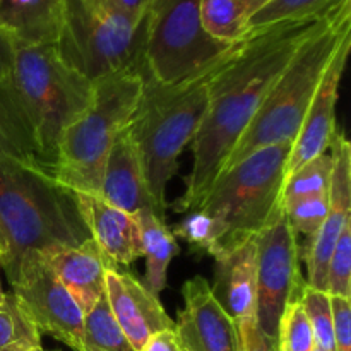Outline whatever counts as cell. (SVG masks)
Segmentation results:
<instances>
[{
	"label": "cell",
	"mask_w": 351,
	"mask_h": 351,
	"mask_svg": "<svg viewBox=\"0 0 351 351\" xmlns=\"http://www.w3.org/2000/svg\"><path fill=\"white\" fill-rule=\"evenodd\" d=\"M98 195L122 211L134 215L139 209L151 208L165 218L147 187L143 160L129 125L120 130L110 149Z\"/></svg>",
	"instance_id": "cell-17"
},
{
	"label": "cell",
	"mask_w": 351,
	"mask_h": 351,
	"mask_svg": "<svg viewBox=\"0 0 351 351\" xmlns=\"http://www.w3.org/2000/svg\"><path fill=\"white\" fill-rule=\"evenodd\" d=\"M332 173L329 184V209L321 230L300 249V259L307 263V285L326 291L328 264L343 230L351 223V146L345 134L336 130L329 146Z\"/></svg>",
	"instance_id": "cell-12"
},
{
	"label": "cell",
	"mask_w": 351,
	"mask_h": 351,
	"mask_svg": "<svg viewBox=\"0 0 351 351\" xmlns=\"http://www.w3.org/2000/svg\"><path fill=\"white\" fill-rule=\"evenodd\" d=\"M144 21L95 9L84 0H64L57 41L60 57L89 81L141 64Z\"/></svg>",
	"instance_id": "cell-9"
},
{
	"label": "cell",
	"mask_w": 351,
	"mask_h": 351,
	"mask_svg": "<svg viewBox=\"0 0 351 351\" xmlns=\"http://www.w3.org/2000/svg\"><path fill=\"white\" fill-rule=\"evenodd\" d=\"M326 14L249 31L233 47L209 86L208 110L192 141L194 163L185 192L175 202V211L189 213L199 208L271 86L300 45L321 26Z\"/></svg>",
	"instance_id": "cell-1"
},
{
	"label": "cell",
	"mask_w": 351,
	"mask_h": 351,
	"mask_svg": "<svg viewBox=\"0 0 351 351\" xmlns=\"http://www.w3.org/2000/svg\"><path fill=\"white\" fill-rule=\"evenodd\" d=\"M0 160L17 161L48 170L41 160L29 117L10 75L0 79Z\"/></svg>",
	"instance_id": "cell-21"
},
{
	"label": "cell",
	"mask_w": 351,
	"mask_h": 351,
	"mask_svg": "<svg viewBox=\"0 0 351 351\" xmlns=\"http://www.w3.org/2000/svg\"><path fill=\"white\" fill-rule=\"evenodd\" d=\"M348 36H351V0H339L326 14L321 26L300 45L271 86L259 112L233 147L223 170L261 147L293 143L326 69Z\"/></svg>",
	"instance_id": "cell-3"
},
{
	"label": "cell",
	"mask_w": 351,
	"mask_h": 351,
	"mask_svg": "<svg viewBox=\"0 0 351 351\" xmlns=\"http://www.w3.org/2000/svg\"><path fill=\"white\" fill-rule=\"evenodd\" d=\"M29 351H45V350L41 348V346H38V348H33V350H29Z\"/></svg>",
	"instance_id": "cell-39"
},
{
	"label": "cell",
	"mask_w": 351,
	"mask_h": 351,
	"mask_svg": "<svg viewBox=\"0 0 351 351\" xmlns=\"http://www.w3.org/2000/svg\"><path fill=\"white\" fill-rule=\"evenodd\" d=\"M64 0H0V33L19 47L57 45Z\"/></svg>",
	"instance_id": "cell-20"
},
{
	"label": "cell",
	"mask_w": 351,
	"mask_h": 351,
	"mask_svg": "<svg viewBox=\"0 0 351 351\" xmlns=\"http://www.w3.org/2000/svg\"><path fill=\"white\" fill-rule=\"evenodd\" d=\"M233 47L204 71L175 84H158L143 74V96L129 130L143 160L147 187L163 215L178 156L194 141L208 110L209 86Z\"/></svg>",
	"instance_id": "cell-4"
},
{
	"label": "cell",
	"mask_w": 351,
	"mask_h": 351,
	"mask_svg": "<svg viewBox=\"0 0 351 351\" xmlns=\"http://www.w3.org/2000/svg\"><path fill=\"white\" fill-rule=\"evenodd\" d=\"M14 64V47L2 33H0V79L9 77Z\"/></svg>",
	"instance_id": "cell-37"
},
{
	"label": "cell",
	"mask_w": 351,
	"mask_h": 351,
	"mask_svg": "<svg viewBox=\"0 0 351 351\" xmlns=\"http://www.w3.org/2000/svg\"><path fill=\"white\" fill-rule=\"evenodd\" d=\"M350 47L351 36L343 41L319 82L314 99H312L300 130L291 144L287 177L300 165L326 153L331 146L332 137L338 130L336 129V103L339 98V84H341V77L345 74Z\"/></svg>",
	"instance_id": "cell-15"
},
{
	"label": "cell",
	"mask_w": 351,
	"mask_h": 351,
	"mask_svg": "<svg viewBox=\"0 0 351 351\" xmlns=\"http://www.w3.org/2000/svg\"><path fill=\"white\" fill-rule=\"evenodd\" d=\"M139 228L141 257L146 259V278L144 285L160 297L167 287V274L170 263L178 254V243L165 218L154 209L144 208L134 213Z\"/></svg>",
	"instance_id": "cell-22"
},
{
	"label": "cell",
	"mask_w": 351,
	"mask_h": 351,
	"mask_svg": "<svg viewBox=\"0 0 351 351\" xmlns=\"http://www.w3.org/2000/svg\"><path fill=\"white\" fill-rule=\"evenodd\" d=\"M139 351H182V346L178 345L173 329H170L154 335Z\"/></svg>",
	"instance_id": "cell-36"
},
{
	"label": "cell",
	"mask_w": 351,
	"mask_h": 351,
	"mask_svg": "<svg viewBox=\"0 0 351 351\" xmlns=\"http://www.w3.org/2000/svg\"><path fill=\"white\" fill-rule=\"evenodd\" d=\"M9 283L40 335H50L69 348L84 351V314L41 254L24 257Z\"/></svg>",
	"instance_id": "cell-11"
},
{
	"label": "cell",
	"mask_w": 351,
	"mask_h": 351,
	"mask_svg": "<svg viewBox=\"0 0 351 351\" xmlns=\"http://www.w3.org/2000/svg\"><path fill=\"white\" fill-rule=\"evenodd\" d=\"M300 245L281 213L257 235L256 321L261 331L278 343L281 315L290 302L300 298Z\"/></svg>",
	"instance_id": "cell-10"
},
{
	"label": "cell",
	"mask_w": 351,
	"mask_h": 351,
	"mask_svg": "<svg viewBox=\"0 0 351 351\" xmlns=\"http://www.w3.org/2000/svg\"><path fill=\"white\" fill-rule=\"evenodd\" d=\"M199 17L206 33L221 43L235 45L247 34L242 0H199Z\"/></svg>",
	"instance_id": "cell-23"
},
{
	"label": "cell",
	"mask_w": 351,
	"mask_h": 351,
	"mask_svg": "<svg viewBox=\"0 0 351 351\" xmlns=\"http://www.w3.org/2000/svg\"><path fill=\"white\" fill-rule=\"evenodd\" d=\"M269 2V0H242L243 7H245V12H247V19H249V16L252 12H256L259 7H263L264 3Z\"/></svg>",
	"instance_id": "cell-38"
},
{
	"label": "cell",
	"mask_w": 351,
	"mask_h": 351,
	"mask_svg": "<svg viewBox=\"0 0 351 351\" xmlns=\"http://www.w3.org/2000/svg\"><path fill=\"white\" fill-rule=\"evenodd\" d=\"M332 173V154L331 151L312 158L307 163L300 165L297 170L291 171L285 180L281 206L287 202L297 201L314 195H326L329 192Z\"/></svg>",
	"instance_id": "cell-26"
},
{
	"label": "cell",
	"mask_w": 351,
	"mask_h": 351,
	"mask_svg": "<svg viewBox=\"0 0 351 351\" xmlns=\"http://www.w3.org/2000/svg\"><path fill=\"white\" fill-rule=\"evenodd\" d=\"M95 9L132 21H144L151 0H84Z\"/></svg>",
	"instance_id": "cell-35"
},
{
	"label": "cell",
	"mask_w": 351,
	"mask_h": 351,
	"mask_svg": "<svg viewBox=\"0 0 351 351\" xmlns=\"http://www.w3.org/2000/svg\"><path fill=\"white\" fill-rule=\"evenodd\" d=\"M82 336H84V350L134 351L117 322L105 295L84 314Z\"/></svg>",
	"instance_id": "cell-25"
},
{
	"label": "cell",
	"mask_w": 351,
	"mask_h": 351,
	"mask_svg": "<svg viewBox=\"0 0 351 351\" xmlns=\"http://www.w3.org/2000/svg\"><path fill=\"white\" fill-rule=\"evenodd\" d=\"M281 208H283V216L287 218L295 237L302 235L305 239V243H308L321 230L326 215H328V194L297 199V201L287 202Z\"/></svg>",
	"instance_id": "cell-30"
},
{
	"label": "cell",
	"mask_w": 351,
	"mask_h": 351,
	"mask_svg": "<svg viewBox=\"0 0 351 351\" xmlns=\"http://www.w3.org/2000/svg\"><path fill=\"white\" fill-rule=\"evenodd\" d=\"M291 144L261 147L225 168L202 199L197 209L208 213L221 226L223 250L259 235L283 213L281 194Z\"/></svg>",
	"instance_id": "cell-6"
},
{
	"label": "cell",
	"mask_w": 351,
	"mask_h": 351,
	"mask_svg": "<svg viewBox=\"0 0 351 351\" xmlns=\"http://www.w3.org/2000/svg\"><path fill=\"white\" fill-rule=\"evenodd\" d=\"M314 351H326V350H322V348H319L317 345H315V348H314Z\"/></svg>",
	"instance_id": "cell-40"
},
{
	"label": "cell",
	"mask_w": 351,
	"mask_h": 351,
	"mask_svg": "<svg viewBox=\"0 0 351 351\" xmlns=\"http://www.w3.org/2000/svg\"><path fill=\"white\" fill-rule=\"evenodd\" d=\"M10 77L33 125L41 160L51 171L58 139L89 106L95 81L72 69L55 45L14 48Z\"/></svg>",
	"instance_id": "cell-7"
},
{
	"label": "cell",
	"mask_w": 351,
	"mask_h": 351,
	"mask_svg": "<svg viewBox=\"0 0 351 351\" xmlns=\"http://www.w3.org/2000/svg\"><path fill=\"white\" fill-rule=\"evenodd\" d=\"M41 346V335L12 293H0V351H29Z\"/></svg>",
	"instance_id": "cell-24"
},
{
	"label": "cell",
	"mask_w": 351,
	"mask_h": 351,
	"mask_svg": "<svg viewBox=\"0 0 351 351\" xmlns=\"http://www.w3.org/2000/svg\"><path fill=\"white\" fill-rule=\"evenodd\" d=\"M339 0H269L247 19V33L287 21L321 17Z\"/></svg>",
	"instance_id": "cell-27"
},
{
	"label": "cell",
	"mask_w": 351,
	"mask_h": 351,
	"mask_svg": "<svg viewBox=\"0 0 351 351\" xmlns=\"http://www.w3.org/2000/svg\"><path fill=\"white\" fill-rule=\"evenodd\" d=\"M232 47L206 33L199 0H151L147 5L141 65L158 84H175L204 71Z\"/></svg>",
	"instance_id": "cell-8"
},
{
	"label": "cell",
	"mask_w": 351,
	"mask_h": 351,
	"mask_svg": "<svg viewBox=\"0 0 351 351\" xmlns=\"http://www.w3.org/2000/svg\"><path fill=\"white\" fill-rule=\"evenodd\" d=\"M326 291L351 300V223L343 230L329 259Z\"/></svg>",
	"instance_id": "cell-32"
},
{
	"label": "cell",
	"mask_w": 351,
	"mask_h": 351,
	"mask_svg": "<svg viewBox=\"0 0 351 351\" xmlns=\"http://www.w3.org/2000/svg\"><path fill=\"white\" fill-rule=\"evenodd\" d=\"M298 302L304 307L305 315L311 322L314 332L315 345L326 351H335V338H332V307L331 295L328 291L315 290L307 283L302 288Z\"/></svg>",
	"instance_id": "cell-29"
},
{
	"label": "cell",
	"mask_w": 351,
	"mask_h": 351,
	"mask_svg": "<svg viewBox=\"0 0 351 351\" xmlns=\"http://www.w3.org/2000/svg\"><path fill=\"white\" fill-rule=\"evenodd\" d=\"M182 351H185V350H182Z\"/></svg>",
	"instance_id": "cell-43"
},
{
	"label": "cell",
	"mask_w": 351,
	"mask_h": 351,
	"mask_svg": "<svg viewBox=\"0 0 351 351\" xmlns=\"http://www.w3.org/2000/svg\"><path fill=\"white\" fill-rule=\"evenodd\" d=\"M43 257L82 314L105 295L106 271L112 266L93 239L77 247H69Z\"/></svg>",
	"instance_id": "cell-19"
},
{
	"label": "cell",
	"mask_w": 351,
	"mask_h": 351,
	"mask_svg": "<svg viewBox=\"0 0 351 351\" xmlns=\"http://www.w3.org/2000/svg\"><path fill=\"white\" fill-rule=\"evenodd\" d=\"M2 291H3V290H2V281H0V293H2Z\"/></svg>",
	"instance_id": "cell-41"
},
{
	"label": "cell",
	"mask_w": 351,
	"mask_h": 351,
	"mask_svg": "<svg viewBox=\"0 0 351 351\" xmlns=\"http://www.w3.org/2000/svg\"><path fill=\"white\" fill-rule=\"evenodd\" d=\"M315 338L304 307L298 300L290 302L278 328V351H314Z\"/></svg>",
	"instance_id": "cell-31"
},
{
	"label": "cell",
	"mask_w": 351,
	"mask_h": 351,
	"mask_svg": "<svg viewBox=\"0 0 351 351\" xmlns=\"http://www.w3.org/2000/svg\"><path fill=\"white\" fill-rule=\"evenodd\" d=\"M77 199L84 225L113 269L130 266L141 259V240L136 216L108 204L95 194H79Z\"/></svg>",
	"instance_id": "cell-18"
},
{
	"label": "cell",
	"mask_w": 351,
	"mask_h": 351,
	"mask_svg": "<svg viewBox=\"0 0 351 351\" xmlns=\"http://www.w3.org/2000/svg\"><path fill=\"white\" fill-rule=\"evenodd\" d=\"M335 351H351V305L348 298L331 297Z\"/></svg>",
	"instance_id": "cell-33"
},
{
	"label": "cell",
	"mask_w": 351,
	"mask_h": 351,
	"mask_svg": "<svg viewBox=\"0 0 351 351\" xmlns=\"http://www.w3.org/2000/svg\"><path fill=\"white\" fill-rule=\"evenodd\" d=\"M211 290L233 322L256 317L257 235L233 243L215 257Z\"/></svg>",
	"instance_id": "cell-16"
},
{
	"label": "cell",
	"mask_w": 351,
	"mask_h": 351,
	"mask_svg": "<svg viewBox=\"0 0 351 351\" xmlns=\"http://www.w3.org/2000/svg\"><path fill=\"white\" fill-rule=\"evenodd\" d=\"M182 295L184 308L173 328L182 350L239 351L235 322L218 304L206 278H191Z\"/></svg>",
	"instance_id": "cell-13"
},
{
	"label": "cell",
	"mask_w": 351,
	"mask_h": 351,
	"mask_svg": "<svg viewBox=\"0 0 351 351\" xmlns=\"http://www.w3.org/2000/svg\"><path fill=\"white\" fill-rule=\"evenodd\" d=\"M175 239L187 240L189 245L197 252H206L216 257L223 250V230L215 218L202 209L185 213V218L170 228Z\"/></svg>",
	"instance_id": "cell-28"
},
{
	"label": "cell",
	"mask_w": 351,
	"mask_h": 351,
	"mask_svg": "<svg viewBox=\"0 0 351 351\" xmlns=\"http://www.w3.org/2000/svg\"><path fill=\"white\" fill-rule=\"evenodd\" d=\"M239 351H278V343L261 331L256 317L235 322Z\"/></svg>",
	"instance_id": "cell-34"
},
{
	"label": "cell",
	"mask_w": 351,
	"mask_h": 351,
	"mask_svg": "<svg viewBox=\"0 0 351 351\" xmlns=\"http://www.w3.org/2000/svg\"><path fill=\"white\" fill-rule=\"evenodd\" d=\"M84 351H99V350H89V348H88V350H84Z\"/></svg>",
	"instance_id": "cell-42"
},
{
	"label": "cell",
	"mask_w": 351,
	"mask_h": 351,
	"mask_svg": "<svg viewBox=\"0 0 351 351\" xmlns=\"http://www.w3.org/2000/svg\"><path fill=\"white\" fill-rule=\"evenodd\" d=\"M105 297L134 351H139L158 332L175 328L158 295L130 273L110 267Z\"/></svg>",
	"instance_id": "cell-14"
},
{
	"label": "cell",
	"mask_w": 351,
	"mask_h": 351,
	"mask_svg": "<svg viewBox=\"0 0 351 351\" xmlns=\"http://www.w3.org/2000/svg\"><path fill=\"white\" fill-rule=\"evenodd\" d=\"M89 239L74 192L45 168L0 160V269L9 281L29 254L48 256Z\"/></svg>",
	"instance_id": "cell-2"
},
{
	"label": "cell",
	"mask_w": 351,
	"mask_h": 351,
	"mask_svg": "<svg viewBox=\"0 0 351 351\" xmlns=\"http://www.w3.org/2000/svg\"><path fill=\"white\" fill-rule=\"evenodd\" d=\"M143 65L96 79L88 108L62 132L51 175L69 191L99 194L106 158L143 96Z\"/></svg>",
	"instance_id": "cell-5"
}]
</instances>
